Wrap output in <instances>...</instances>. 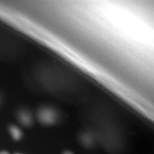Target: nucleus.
<instances>
[{
    "label": "nucleus",
    "mask_w": 154,
    "mask_h": 154,
    "mask_svg": "<svg viewBox=\"0 0 154 154\" xmlns=\"http://www.w3.org/2000/svg\"><path fill=\"white\" fill-rule=\"evenodd\" d=\"M37 116L39 122L44 125H54L59 118L58 113L56 110L50 107L41 108L38 111Z\"/></svg>",
    "instance_id": "nucleus-1"
},
{
    "label": "nucleus",
    "mask_w": 154,
    "mask_h": 154,
    "mask_svg": "<svg viewBox=\"0 0 154 154\" xmlns=\"http://www.w3.org/2000/svg\"><path fill=\"white\" fill-rule=\"evenodd\" d=\"M18 119L21 124L25 126H30L33 124V117L27 110L20 111L18 113Z\"/></svg>",
    "instance_id": "nucleus-2"
},
{
    "label": "nucleus",
    "mask_w": 154,
    "mask_h": 154,
    "mask_svg": "<svg viewBox=\"0 0 154 154\" xmlns=\"http://www.w3.org/2000/svg\"><path fill=\"white\" fill-rule=\"evenodd\" d=\"M81 143L86 148H91L94 144L93 137L88 133H83L79 137Z\"/></svg>",
    "instance_id": "nucleus-3"
},
{
    "label": "nucleus",
    "mask_w": 154,
    "mask_h": 154,
    "mask_svg": "<svg viewBox=\"0 0 154 154\" xmlns=\"http://www.w3.org/2000/svg\"><path fill=\"white\" fill-rule=\"evenodd\" d=\"M9 131L13 138L16 140H19L22 137V131L16 126H11L9 127Z\"/></svg>",
    "instance_id": "nucleus-4"
},
{
    "label": "nucleus",
    "mask_w": 154,
    "mask_h": 154,
    "mask_svg": "<svg viewBox=\"0 0 154 154\" xmlns=\"http://www.w3.org/2000/svg\"><path fill=\"white\" fill-rule=\"evenodd\" d=\"M62 154H74V153H72L71 151H64Z\"/></svg>",
    "instance_id": "nucleus-5"
},
{
    "label": "nucleus",
    "mask_w": 154,
    "mask_h": 154,
    "mask_svg": "<svg viewBox=\"0 0 154 154\" xmlns=\"http://www.w3.org/2000/svg\"><path fill=\"white\" fill-rule=\"evenodd\" d=\"M0 154H11L8 151H2L1 152H0Z\"/></svg>",
    "instance_id": "nucleus-6"
}]
</instances>
